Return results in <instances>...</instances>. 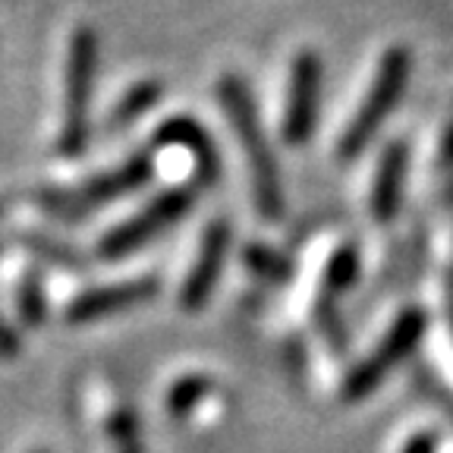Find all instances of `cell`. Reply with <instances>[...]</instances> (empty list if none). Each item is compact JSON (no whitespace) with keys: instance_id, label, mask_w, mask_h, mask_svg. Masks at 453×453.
Returning a JSON list of instances; mask_svg holds the SVG:
<instances>
[{"instance_id":"8fae6325","label":"cell","mask_w":453,"mask_h":453,"mask_svg":"<svg viewBox=\"0 0 453 453\" xmlns=\"http://www.w3.org/2000/svg\"><path fill=\"white\" fill-rule=\"evenodd\" d=\"M406 170H410V149L406 142H390L384 149L375 170V186H372V214L378 220H390L400 211L406 189Z\"/></svg>"},{"instance_id":"ba28073f","label":"cell","mask_w":453,"mask_h":453,"mask_svg":"<svg viewBox=\"0 0 453 453\" xmlns=\"http://www.w3.org/2000/svg\"><path fill=\"white\" fill-rule=\"evenodd\" d=\"M230 240H234V234H230V224H226V220H211V224H208L205 236L198 242L196 262H192L189 274H186V280H183V290H180V305H183L186 311L205 309L214 283H218V277H220V268H224L226 252H230Z\"/></svg>"},{"instance_id":"e0dca14e","label":"cell","mask_w":453,"mask_h":453,"mask_svg":"<svg viewBox=\"0 0 453 453\" xmlns=\"http://www.w3.org/2000/svg\"><path fill=\"white\" fill-rule=\"evenodd\" d=\"M44 311H48V303H44L42 277H38L35 271H28L19 287V319L26 321L28 327H38L44 321Z\"/></svg>"},{"instance_id":"6da1fadb","label":"cell","mask_w":453,"mask_h":453,"mask_svg":"<svg viewBox=\"0 0 453 453\" xmlns=\"http://www.w3.org/2000/svg\"><path fill=\"white\" fill-rule=\"evenodd\" d=\"M220 104L224 113L234 120L240 145L246 151L249 173H252V192H255V208L262 211V218L277 220L283 214V189H280V167H277L271 145L262 133V120L255 111V101L249 95L246 82L236 73H226L218 85Z\"/></svg>"},{"instance_id":"9a60e30c","label":"cell","mask_w":453,"mask_h":453,"mask_svg":"<svg viewBox=\"0 0 453 453\" xmlns=\"http://www.w3.org/2000/svg\"><path fill=\"white\" fill-rule=\"evenodd\" d=\"M356 277H359V252H356V246H340L325 268L327 296H337V293H343L347 287H353Z\"/></svg>"},{"instance_id":"ffe728a7","label":"cell","mask_w":453,"mask_h":453,"mask_svg":"<svg viewBox=\"0 0 453 453\" xmlns=\"http://www.w3.org/2000/svg\"><path fill=\"white\" fill-rule=\"evenodd\" d=\"M441 164H444V167H453V123L447 127L444 142H441Z\"/></svg>"},{"instance_id":"7c38bea8","label":"cell","mask_w":453,"mask_h":453,"mask_svg":"<svg viewBox=\"0 0 453 453\" xmlns=\"http://www.w3.org/2000/svg\"><path fill=\"white\" fill-rule=\"evenodd\" d=\"M161 95H164V85L157 82V79H145V82L133 85V88L117 101V107H113L111 120H107L111 129H120V127H127V123L139 120L142 113H149L151 107L161 101Z\"/></svg>"},{"instance_id":"d6986e66","label":"cell","mask_w":453,"mask_h":453,"mask_svg":"<svg viewBox=\"0 0 453 453\" xmlns=\"http://www.w3.org/2000/svg\"><path fill=\"white\" fill-rule=\"evenodd\" d=\"M403 453H438V434H412L410 441H406Z\"/></svg>"},{"instance_id":"30bf717a","label":"cell","mask_w":453,"mask_h":453,"mask_svg":"<svg viewBox=\"0 0 453 453\" xmlns=\"http://www.w3.org/2000/svg\"><path fill=\"white\" fill-rule=\"evenodd\" d=\"M155 145L157 149L189 151L192 161H196V170H198V177H202V183L205 186L218 183L220 157H218V151H214L208 133L198 127L192 117H170V120H164L155 133Z\"/></svg>"},{"instance_id":"5b68a950","label":"cell","mask_w":453,"mask_h":453,"mask_svg":"<svg viewBox=\"0 0 453 453\" xmlns=\"http://www.w3.org/2000/svg\"><path fill=\"white\" fill-rule=\"evenodd\" d=\"M192 208V189H167L142 208L139 214H133L129 220L117 224L113 230H107L98 242V255L104 262H120L127 255H133L135 249H142L149 240L161 236L167 226H173L180 218H186V211Z\"/></svg>"},{"instance_id":"2e32d148","label":"cell","mask_w":453,"mask_h":453,"mask_svg":"<svg viewBox=\"0 0 453 453\" xmlns=\"http://www.w3.org/2000/svg\"><path fill=\"white\" fill-rule=\"evenodd\" d=\"M107 432H111V444L117 453H145L139 434V422L129 410H117L107 422Z\"/></svg>"},{"instance_id":"4fadbf2b","label":"cell","mask_w":453,"mask_h":453,"mask_svg":"<svg viewBox=\"0 0 453 453\" xmlns=\"http://www.w3.org/2000/svg\"><path fill=\"white\" fill-rule=\"evenodd\" d=\"M242 262L252 274L265 277L271 283H287L293 277V262L287 255L274 252V249L262 246V242H252V246L242 249Z\"/></svg>"},{"instance_id":"44dd1931","label":"cell","mask_w":453,"mask_h":453,"mask_svg":"<svg viewBox=\"0 0 453 453\" xmlns=\"http://www.w3.org/2000/svg\"><path fill=\"white\" fill-rule=\"evenodd\" d=\"M450 331H453V299H450Z\"/></svg>"},{"instance_id":"277c9868","label":"cell","mask_w":453,"mask_h":453,"mask_svg":"<svg viewBox=\"0 0 453 453\" xmlns=\"http://www.w3.org/2000/svg\"><path fill=\"white\" fill-rule=\"evenodd\" d=\"M155 173V161L151 155H133L129 161H123L120 167L98 173L85 186L70 192H44L42 205L54 214H64V218H82V214L95 211L101 205H111L127 192H135L139 186H145Z\"/></svg>"},{"instance_id":"8992f818","label":"cell","mask_w":453,"mask_h":453,"mask_svg":"<svg viewBox=\"0 0 453 453\" xmlns=\"http://www.w3.org/2000/svg\"><path fill=\"white\" fill-rule=\"evenodd\" d=\"M425 325H428V319H425L422 309H406L403 315L390 325V331L384 334L381 347H375V353L368 356V359H362L359 365L349 372L347 384H343V400L353 403L359 396L372 394V390L388 378L390 368H394L396 362H403L406 353H412V347L422 340Z\"/></svg>"},{"instance_id":"7a4b0ae2","label":"cell","mask_w":453,"mask_h":453,"mask_svg":"<svg viewBox=\"0 0 453 453\" xmlns=\"http://www.w3.org/2000/svg\"><path fill=\"white\" fill-rule=\"evenodd\" d=\"M95 66H98V35L95 28L79 26L70 35L64 88V127L57 135V151L64 157H79L88 142V101H92Z\"/></svg>"},{"instance_id":"52a82bcc","label":"cell","mask_w":453,"mask_h":453,"mask_svg":"<svg viewBox=\"0 0 453 453\" xmlns=\"http://www.w3.org/2000/svg\"><path fill=\"white\" fill-rule=\"evenodd\" d=\"M321 76H325V66H321V57L315 50H303L293 60L290 95H287V111H283V142L303 145L315 133Z\"/></svg>"},{"instance_id":"7402d4cb","label":"cell","mask_w":453,"mask_h":453,"mask_svg":"<svg viewBox=\"0 0 453 453\" xmlns=\"http://www.w3.org/2000/svg\"><path fill=\"white\" fill-rule=\"evenodd\" d=\"M35 453H44V450H35Z\"/></svg>"},{"instance_id":"5bb4252c","label":"cell","mask_w":453,"mask_h":453,"mask_svg":"<svg viewBox=\"0 0 453 453\" xmlns=\"http://www.w3.org/2000/svg\"><path fill=\"white\" fill-rule=\"evenodd\" d=\"M211 378L208 375H186L180 378L173 388L167 390V412L173 418H183L189 416L192 410H196L202 400H205L208 394H211Z\"/></svg>"},{"instance_id":"ac0fdd59","label":"cell","mask_w":453,"mask_h":453,"mask_svg":"<svg viewBox=\"0 0 453 453\" xmlns=\"http://www.w3.org/2000/svg\"><path fill=\"white\" fill-rule=\"evenodd\" d=\"M19 349H22L19 334H16L7 321L0 319V359H16V356H19Z\"/></svg>"},{"instance_id":"3957f363","label":"cell","mask_w":453,"mask_h":453,"mask_svg":"<svg viewBox=\"0 0 453 453\" xmlns=\"http://www.w3.org/2000/svg\"><path fill=\"white\" fill-rule=\"evenodd\" d=\"M410 70H412V57L406 48H390L388 54L381 57V64H378L375 73V82L368 88L365 101L362 107L356 111V117L349 120V127L343 129L340 135V145H337V155L343 161L349 157H359L365 151V145L375 139V133L381 129V123L388 120V113L396 107L400 95L406 92V82H410Z\"/></svg>"},{"instance_id":"9c48e42d","label":"cell","mask_w":453,"mask_h":453,"mask_svg":"<svg viewBox=\"0 0 453 453\" xmlns=\"http://www.w3.org/2000/svg\"><path fill=\"white\" fill-rule=\"evenodd\" d=\"M157 290H161V283L151 274L133 277V280H123V283H107V287H95V290L79 293V296L66 305V321L82 325V321L107 319V315H117V311H123V309L149 303Z\"/></svg>"}]
</instances>
